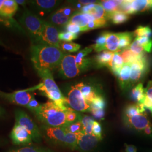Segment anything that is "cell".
Returning <instances> with one entry per match:
<instances>
[{"mask_svg": "<svg viewBox=\"0 0 152 152\" xmlns=\"http://www.w3.org/2000/svg\"><path fill=\"white\" fill-rule=\"evenodd\" d=\"M64 56L60 48L46 44L34 45L31 48V60L37 73L59 67Z\"/></svg>", "mask_w": 152, "mask_h": 152, "instance_id": "cell-1", "label": "cell"}, {"mask_svg": "<svg viewBox=\"0 0 152 152\" xmlns=\"http://www.w3.org/2000/svg\"><path fill=\"white\" fill-rule=\"evenodd\" d=\"M66 110L60 108L51 100L41 104L35 114L37 118L46 126L59 127L68 124L66 119Z\"/></svg>", "mask_w": 152, "mask_h": 152, "instance_id": "cell-2", "label": "cell"}, {"mask_svg": "<svg viewBox=\"0 0 152 152\" xmlns=\"http://www.w3.org/2000/svg\"><path fill=\"white\" fill-rule=\"evenodd\" d=\"M42 81L37 85V89L40 90L44 95L53 102L60 108L67 110L66 106V98L64 97L60 89L55 82L51 71H45L38 73Z\"/></svg>", "mask_w": 152, "mask_h": 152, "instance_id": "cell-3", "label": "cell"}, {"mask_svg": "<svg viewBox=\"0 0 152 152\" xmlns=\"http://www.w3.org/2000/svg\"><path fill=\"white\" fill-rule=\"evenodd\" d=\"M124 120L125 124L139 131L144 132L152 126L142 104H134L128 105L124 110Z\"/></svg>", "mask_w": 152, "mask_h": 152, "instance_id": "cell-4", "label": "cell"}, {"mask_svg": "<svg viewBox=\"0 0 152 152\" xmlns=\"http://www.w3.org/2000/svg\"><path fill=\"white\" fill-rule=\"evenodd\" d=\"M83 84V83H80L71 87L68 94L66 104L69 105V108L76 111L91 112V105L83 98L81 92V88Z\"/></svg>", "mask_w": 152, "mask_h": 152, "instance_id": "cell-5", "label": "cell"}, {"mask_svg": "<svg viewBox=\"0 0 152 152\" xmlns=\"http://www.w3.org/2000/svg\"><path fill=\"white\" fill-rule=\"evenodd\" d=\"M44 20L28 9H25L20 22L37 40L39 38L44 27Z\"/></svg>", "mask_w": 152, "mask_h": 152, "instance_id": "cell-6", "label": "cell"}, {"mask_svg": "<svg viewBox=\"0 0 152 152\" xmlns=\"http://www.w3.org/2000/svg\"><path fill=\"white\" fill-rule=\"evenodd\" d=\"M16 124L20 125L26 129L32 136V140L39 142L41 140V134L38 126L25 112L18 109L15 111Z\"/></svg>", "mask_w": 152, "mask_h": 152, "instance_id": "cell-7", "label": "cell"}, {"mask_svg": "<svg viewBox=\"0 0 152 152\" xmlns=\"http://www.w3.org/2000/svg\"><path fill=\"white\" fill-rule=\"evenodd\" d=\"M59 33L58 28L49 22H44V27L38 41L40 44H46L60 49Z\"/></svg>", "mask_w": 152, "mask_h": 152, "instance_id": "cell-8", "label": "cell"}, {"mask_svg": "<svg viewBox=\"0 0 152 152\" xmlns=\"http://www.w3.org/2000/svg\"><path fill=\"white\" fill-rule=\"evenodd\" d=\"M59 67L60 74L66 78H74L81 72L76 64V56L72 55H64Z\"/></svg>", "mask_w": 152, "mask_h": 152, "instance_id": "cell-9", "label": "cell"}, {"mask_svg": "<svg viewBox=\"0 0 152 152\" xmlns=\"http://www.w3.org/2000/svg\"><path fill=\"white\" fill-rule=\"evenodd\" d=\"M130 85L139 81L149 71V64L145 55H143L131 64Z\"/></svg>", "mask_w": 152, "mask_h": 152, "instance_id": "cell-10", "label": "cell"}, {"mask_svg": "<svg viewBox=\"0 0 152 152\" xmlns=\"http://www.w3.org/2000/svg\"><path fill=\"white\" fill-rule=\"evenodd\" d=\"M29 90H20L12 93L0 92V95L12 103L26 107L31 100L34 97L33 94Z\"/></svg>", "mask_w": 152, "mask_h": 152, "instance_id": "cell-11", "label": "cell"}, {"mask_svg": "<svg viewBox=\"0 0 152 152\" xmlns=\"http://www.w3.org/2000/svg\"><path fill=\"white\" fill-rule=\"evenodd\" d=\"M46 138L56 144L64 145V141L66 132L64 126L59 127L45 126L43 129Z\"/></svg>", "mask_w": 152, "mask_h": 152, "instance_id": "cell-12", "label": "cell"}, {"mask_svg": "<svg viewBox=\"0 0 152 152\" xmlns=\"http://www.w3.org/2000/svg\"><path fill=\"white\" fill-rule=\"evenodd\" d=\"M78 140L76 149L83 152H87L92 150L97 145L98 142L100 140L99 138L93 134H87L84 132H78Z\"/></svg>", "mask_w": 152, "mask_h": 152, "instance_id": "cell-13", "label": "cell"}, {"mask_svg": "<svg viewBox=\"0 0 152 152\" xmlns=\"http://www.w3.org/2000/svg\"><path fill=\"white\" fill-rule=\"evenodd\" d=\"M11 137L13 142L18 145H28L32 141V136L28 131L20 125L16 124L11 131Z\"/></svg>", "mask_w": 152, "mask_h": 152, "instance_id": "cell-14", "label": "cell"}, {"mask_svg": "<svg viewBox=\"0 0 152 152\" xmlns=\"http://www.w3.org/2000/svg\"><path fill=\"white\" fill-rule=\"evenodd\" d=\"M31 5L40 12H49L53 10L60 3L56 0H35L29 1Z\"/></svg>", "mask_w": 152, "mask_h": 152, "instance_id": "cell-15", "label": "cell"}, {"mask_svg": "<svg viewBox=\"0 0 152 152\" xmlns=\"http://www.w3.org/2000/svg\"><path fill=\"white\" fill-rule=\"evenodd\" d=\"M94 20H95L94 18L88 14L77 12L71 16L69 23L79 26L81 28L82 32H83L84 28L87 26L88 23Z\"/></svg>", "mask_w": 152, "mask_h": 152, "instance_id": "cell-16", "label": "cell"}, {"mask_svg": "<svg viewBox=\"0 0 152 152\" xmlns=\"http://www.w3.org/2000/svg\"><path fill=\"white\" fill-rule=\"evenodd\" d=\"M131 66L130 64H124L120 75L118 76V81L122 89H127L130 85V76Z\"/></svg>", "mask_w": 152, "mask_h": 152, "instance_id": "cell-17", "label": "cell"}, {"mask_svg": "<svg viewBox=\"0 0 152 152\" xmlns=\"http://www.w3.org/2000/svg\"><path fill=\"white\" fill-rule=\"evenodd\" d=\"M18 9V5L14 0H4L3 6L0 10V16L11 19Z\"/></svg>", "mask_w": 152, "mask_h": 152, "instance_id": "cell-18", "label": "cell"}, {"mask_svg": "<svg viewBox=\"0 0 152 152\" xmlns=\"http://www.w3.org/2000/svg\"><path fill=\"white\" fill-rule=\"evenodd\" d=\"M134 14L152 10V0H131Z\"/></svg>", "mask_w": 152, "mask_h": 152, "instance_id": "cell-19", "label": "cell"}, {"mask_svg": "<svg viewBox=\"0 0 152 152\" xmlns=\"http://www.w3.org/2000/svg\"><path fill=\"white\" fill-rule=\"evenodd\" d=\"M70 18V16H66L61 9H59L50 15L49 23L57 26H66L69 22Z\"/></svg>", "mask_w": 152, "mask_h": 152, "instance_id": "cell-20", "label": "cell"}, {"mask_svg": "<svg viewBox=\"0 0 152 152\" xmlns=\"http://www.w3.org/2000/svg\"><path fill=\"white\" fill-rule=\"evenodd\" d=\"M120 53H114L112 60L109 63L107 66L113 73L117 77L120 75L121 70L124 64V60Z\"/></svg>", "mask_w": 152, "mask_h": 152, "instance_id": "cell-21", "label": "cell"}, {"mask_svg": "<svg viewBox=\"0 0 152 152\" xmlns=\"http://www.w3.org/2000/svg\"><path fill=\"white\" fill-rule=\"evenodd\" d=\"M119 39L118 33L108 32L105 44V50H108L113 53L121 52L118 49Z\"/></svg>", "mask_w": 152, "mask_h": 152, "instance_id": "cell-22", "label": "cell"}, {"mask_svg": "<svg viewBox=\"0 0 152 152\" xmlns=\"http://www.w3.org/2000/svg\"><path fill=\"white\" fill-rule=\"evenodd\" d=\"M131 98L137 104H143L145 98V88H144L143 85L141 83H139L135 87L132 88Z\"/></svg>", "mask_w": 152, "mask_h": 152, "instance_id": "cell-23", "label": "cell"}, {"mask_svg": "<svg viewBox=\"0 0 152 152\" xmlns=\"http://www.w3.org/2000/svg\"><path fill=\"white\" fill-rule=\"evenodd\" d=\"M114 54V53L109 50L103 51L96 56L95 61L100 67L107 66L109 63L112 60Z\"/></svg>", "mask_w": 152, "mask_h": 152, "instance_id": "cell-24", "label": "cell"}, {"mask_svg": "<svg viewBox=\"0 0 152 152\" xmlns=\"http://www.w3.org/2000/svg\"><path fill=\"white\" fill-rule=\"evenodd\" d=\"M130 15L121 11L108 12L107 19L110 20L114 24H121L127 22L130 19Z\"/></svg>", "mask_w": 152, "mask_h": 152, "instance_id": "cell-25", "label": "cell"}, {"mask_svg": "<svg viewBox=\"0 0 152 152\" xmlns=\"http://www.w3.org/2000/svg\"><path fill=\"white\" fill-rule=\"evenodd\" d=\"M87 14L92 16L94 18V19H105L108 20L107 19L108 12L104 10L103 7L99 4H93L91 9L89 10Z\"/></svg>", "mask_w": 152, "mask_h": 152, "instance_id": "cell-26", "label": "cell"}, {"mask_svg": "<svg viewBox=\"0 0 152 152\" xmlns=\"http://www.w3.org/2000/svg\"><path fill=\"white\" fill-rule=\"evenodd\" d=\"M81 92L83 98L90 105L93 100L99 95L95 91L94 88L91 86L85 85V84L81 88Z\"/></svg>", "mask_w": 152, "mask_h": 152, "instance_id": "cell-27", "label": "cell"}, {"mask_svg": "<svg viewBox=\"0 0 152 152\" xmlns=\"http://www.w3.org/2000/svg\"><path fill=\"white\" fill-rule=\"evenodd\" d=\"M119 35V50L127 49L130 46L131 41L134 36V33L121 32L118 33Z\"/></svg>", "mask_w": 152, "mask_h": 152, "instance_id": "cell-28", "label": "cell"}, {"mask_svg": "<svg viewBox=\"0 0 152 152\" xmlns=\"http://www.w3.org/2000/svg\"><path fill=\"white\" fill-rule=\"evenodd\" d=\"M121 2L122 1L107 0L100 1L99 4L107 12H112L114 11H120V6Z\"/></svg>", "mask_w": 152, "mask_h": 152, "instance_id": "cell-29", "label": "cell"}, {"mask_svg": "<svg viewBox=\"0 0 152 152\" xmlns=\"http://www.w3.org/2000/svg\"><path fill=\"white\" fill-rule=\"evenodd\" d=\"M108 33V32H104L101 33V34L95 40V43L91 45L92 49L95 51L100 53L105 50V44Z\"/></svg>", "mask_w": 152, "mask_h": 152, "instance_id": "cell-30", "label": "cell"}, {"mask_svg": "<svg viewBox=\"0 0 152 152\" xmlns=\"http://www.w3.org/2000/svg\"><path fill=\"white\" fill-rule=\"evenodd\" d=\"M145 98L143 103L145 108H147L151 112L152 115V81L148 82L147 86L145 88Z\"/></svg>", "mask_w": 152, "mask_h": 152, "instance_id": "cell-31", "label": "cell"}, {"mask_svg": "<svg viewBox=\"0 0 152 152\" xmlns=\"http://www.w3.org/2000/svg\"><path fill=\"white\" fill-rule=\"evenodd\" d=\"M120 54L123 59L124 64L129 63L130 64L133 62H134L135 61L137 60L141 56L145 55H136L134 54L133 53H132L129 48L123 50L122 51H121L120 52Z\"/></svg>", "mask_w": 152, "mask_h": 152, "instance_id": "cell-32", "label": "cell"}, {"mask_svg": "<svg viewBox=\"0 0 152 152\" xmlns=\"http://www.w3.org/2000/svg\"><path fill=\"white\" fill-rule=\"evenodd\" d=\"M78 140L77 133L74 134L71 132H66L65 135L64 145L69 148L71 149H76Z\"/></svg>", "mask_w": 152, "mask_h": 152, "instance_id": "cell-33", "label": "cell"}, {"mask_svg": "<svg viewBox=\"0 0 152 152\" xmlns=\"http://www.w3.org/2000/svg\"><path fill=\"white\" fill-rule=\"evenodd\" d=\"M66 132L71 133H78L83 132V127L80 121H78L73 123L68 124L64 126Z\"/></svg>", "mask_w": 152, "mask_h": 152, "instance_id": "cell-34", "label": "cell"}, {"mask_svg": "<svg viewBox=\"0 0 152 152\" xmlns=\"http://www.w3.org/2000/svg\"><path fill=\"white\" fill-rule=\"evenodd\" d=\"M107 25V19H95L88 23L87 26L84 28L83 32L102 28Z\"/></svg>", "mask_w": 152, "mask_h": 152, "instance_id": "cell-35", "label": "cell"}, {"mask_svg": "<svg viewBox=\"0 0 152 152\" xmlns=\"http://www.w3.org/2000/svg\"><path fill=\"white\" fill-rule=\"evenodd\" d=\"M134 36L136 37H147L151 38L152 31L149 26H139L134 32Z\"/></svg>", "mask_w": 152, "mask_h": 152, "instance_id": "cell-36", "label": "cell"}, {"mask_svg": "<svg viewBox=\"0 0 152 152\" xmlns=\"http://www.w3.org/2000/svg\"><path fill=\"white\" fill-rule=\"evenodd\" d=\"M135 39L141 45L144 50L148 53L152 51V39L147 37H136Z\"/></svg>", "mask_w": 152, "mask_h": 152, "instance_id": "cell-37", "label": "cell"}, {"mask_svg": "<svg viewBox=\"0 0 152 152\" xmlns=\"http://www.w3.org/2000/svg\"><path fill=\"white\" fill-rule=\"evenodd\" d=\"M60 48L64 51L69 53H75L80 49L81 45L72 42H64L60 44Z\"/></svg>", "mask_w": 152, "mask_h": 152, "instance_id": "cell-38", "label": "cell"}, {"mask_svg": "<svg viewBox=\"0 0 152 152\" xmlns=\"http://www.w3.org/2000/svg\"><path fill=\"white\" fill-rule=\"evenodd\" d=\"M80 116H78V114L75 112L73 109L68 107L66 112V119L68 124H71L80 121Z\"/></svg>", "mask_w": 152, "mask_h": 152, "instance_id": "cell-39", "label": "cell"}, {"mask_svg": "<svg viewBox=\"0 0 152 152\" xmlns=\"http://www.w3.org/2000/svg\"><path fill=\"white\" fill-rule=\"evenodd\" d=\"M16 152H54L48 149L44 148L42 147H34V146H31V147H24L17 150Z\"/></svg>", "mask_w": 152, "mask_h": 152, "instance_id": "cell-40", "label": "cell"}, {"mask_svg": "<svg viewBox=\"0 0 152 152\" xmlns=\"http://www.w3.org/2000/svg\"><path fill=\"white\" fill-rule=\"evenodd\" d=\"M120 11L125 12L128 15L134 14L131 7V1H122L120 6Z\"/></svg>", "mask_w": 152, "mask_h": 152, "instance_id": "cell-41", "label": "cell"}, {"mask_svg": "<svg viewBox=\"0 0 152 152\" xmlns=\"http://www.w3.org/2000/svg\"><path fill=\"white\" fill-rule=\"evenodd\" d=\"M129 49L132 53H133L134 54L136 55H142L145 54L144 50L142 48V47L139 44V42L135 39L132 42V43L131 44Z\"/></svg>", "mask_w": 152, "mask_h": 152, "instance_id": "cell-42", "label": "cell"}, {"mask_svg": "<svg viewBox=\"0 0 152 152\" xmlns=\"http://www.w3.org/2000/svg\"><path fill=\"white\" fill-rule=\"evenodd\" d=\"M78 37V34L72 33L69 32L59 33V38L60 41H64L67 42H70L76 39Z\"/></svg>", "mask_w": 152, "mask_h": 152, "instance_id": "cell-43", "label": "cell"}, {"mask_svg": "<svg viewBox=\"0 0 152 152\" xmlns=\"http://www.w3.org/2000/svg\"><path fill=\"white\" fill-rule=\"evenodd\" d=\"M105 107V102L104 100V99L100 95H99L97 98H95L91 104V109H104Z\"/></svg>", "mask_w": 152, "mask_h": 152, "instance_id": "cell-44", "label": "cell"}, {"mask_svg": "<svg viewBox=\"0 0 152 152\" xmlns=\"http://www.w3.org/2000/svg\"><path fill=\"white\" fill-rule=\"evenodd\" d=\"M41 104H39L38 102L33 97L26 106V107L32 110L34 113H36L39 110V109L41 108Z\"/></svg>", "mask_w": 152, "mask_h": 152, "instance_id": "cell-45", "label": "cell"}, {"mask_svg": "<svg viewBox=\"0 0 152 152\" xmlns=\"http://www.w3.org/2000/svg\"><path fill=\"white\" fill-rule=\"evenodd\" d=\"M102 130L101 125L99 122L95 121L94 122L93 126H92V134L98 137V138H99L101 140L102 139Z\"/></svg>", "mask_w": 152, "mask_h": 152, "instance_id": "cell-46", "label": "cell"}, {"mask_svg": "<svg viewBox=\"0 0 152 152\" xmlns=\"http://www.w3.org/2000/svg\"><path fill=\"white\" fill-rule=\"evenodd\" d=\"M66 30L67 31V32L72 33H74V34H78L80 32H82L81 28L79 26H77L76 24H72L68 23L66 25Z\"/></svg>", "mask_w": 152, "mask_h": 152, "instance_id": "cell-47", "label": "cell"}, {"mask_svg": "<svg viewBox=\"0 0 152 152\" xmlns=\"http://www.w3.org/2000/svg\"><path fill=\"white\" fill-rule=\"evenodd\" d=\"M91 112L93 116L98 119V120H102L103 119L105 112L104 109H91Z\"/></svg>", "mask_w": 152, "mask_h": 152, "instance_id": "cell-48", "label": "cell"}, {"mask_svg": "<svg viewBox=\"0 0 152 152\" xmlns=\"http://www.w3.org/2000/svg\"><path fill=\"white\" fill-rule=\"evenodd\" d=\"M80 121L81 122L82 124L83 127V129L86 126H87V125L94 123V122L95 121L92 117H91L90 116H88V115H85L80 116Z\"/></svg>", "mask_w": 152, "mask_h": 152, "instance_id": "cell-49", "label": "cell"}, {"mask_svg": "<svg viewBox=\"0 0 152 152\" xmlns=\"http://www.w3.org/2000/svg\"><path fill=\"white\" fill-rule=\"evenodd\" d=\"M92 48L91 46L90 47H87L85 48V49L82 50L81 51H80L76 56L77 58L80 59H84V57L87 56V55L89 53H90L92 50Z\"/></svg>", "mask_w": 152, "mask_h": 152, "instance_id": "cell-50", "label": "cell"}, {"mask_svg": "<svg viewBox=\"0 0 152 152\" xmlns=\"http://www.w3.org/2000/svg\"><path fill=\"white\" fill-rule=\"evenodd\" d=\"M125 152H137V148L133 145L125 144Z\"/></svg>", "mask_w": 152, "mask_h": 152, "instance_id": "cell-51", "label": "cell"}, {"mask_svg": "<svg viewBox=\"0 0 152 152\" xmlns=\"http://www.w3.org/2000/svg\"><path fill=\"white\" fill-rule=\"evenodd\" d=\"M96 1H78V2L80 4L82 5H90V4H95V2H96Z\"/></svg>", "mask_w": 152, "mask_h": 152, "instance_id": "cell-52", "label": "cell"}, {"mask_svg": "<svg viewBox=\"0 0 152 152\" xmlns=\"http://www.w3.org/2000/svg\"><path fill=\"white\" fill-rule=\"evenodd\" d=\"M0 23L2 24L3 25H4L5 26L7 27H11L12 26V24L10 22L7 20H4L1 18H0Z\"/></svg>", "mask_w": 152, "mask_h": 152, "instance_id": "cell-53", "label": "cell"}, {"mask_svg": "<svg viewBox=\"0 0 152 152\" xmlns=\"http://www.w3.org/2000/svg\"><path fill=\"white\" fill-rule=\"evenodd\" d=\"M15 2H16V4L18 5H24L26 3V1H24V0H15Z\"/></svg>", "mask_w": 152, "mask_h": 152, "instance_id": "cell-54", "label": "cell"}, {"mask_svg": "<svg viewBox=\"0 0 152 152\" xmlns=\"http://www.w3.org/2000/svg\"><path fill=\"white\" fill-rule=\"evenodd\" d=\"M5 113V110L1 107H0V116L4 115Z\"/></svg>", "mask_w": 152, "mask_h": 152, "instance_id": "cell-55", "label": "cell"}, {"mask_svg": "<svg viewBox=\"0 0 152 152\" xmlns=\"http://www.w3.org/2000/svg\"><path fill=\"white\" fill-rule=\"evenodd\" d=\"M4 2V0H0V10L1 9V8L3 6Z\"/></svg>", "mask_w": 152, "mask_h": 152, "instance_id": "cell-56", "label": "cell"}, {"mask_svg": "<svg viewBox=\"0 0 152 152\" xmlns=\"http://www.w3.org/2000/svg\"><path fill=\"white\" fill-rule=\"evenodd\" d=\"M0 45H2V46H4V44H3V43H2V42L1 41H0Z\"/></svg>", "mask_w": 152, "mask_h": 152, "instance_id": "cell-57", "label": "cell"}, {"mask_svg": "<svg viewBox=\"0 0 152 152\" xmlns=\"http://www.w3.org/2000/svg\"></svg>", "mask_w": 152, "mask_h": 152, "instance_id": "cell-58", "label": "cell"}]
</instances>
